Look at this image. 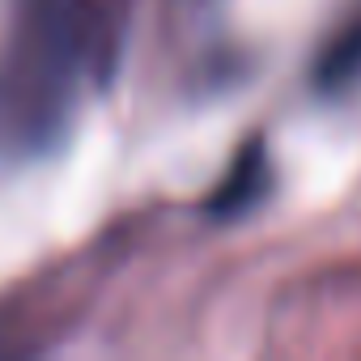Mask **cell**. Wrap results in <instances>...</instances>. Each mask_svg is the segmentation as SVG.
I'll return each instance as SVG.
<instances>
[{"label":"cell","mask_w":361,"mask_h":361,"mask_svg":"<svg viewBox=\"0 0 361 361\" xmlns=\"http://www.w3.org/2000/svg\"><path fill=\"white\" fill-rule=\"evenodd\" d=\"M314 81H319L323 90H331V94H336V90H348L353 81H361V22L348 26V30L323 51Z\"/></svg>","instance_id":"7a4b0ae2"},{"label":"cell","mask_w":361,"mask_h":361,"mask_svg":"<svg viewBox=\"0 0 361 361\" xmlns=\"http://www.w3.org/2000/svg\"><path fill=\"white\" fill-rule=\"evenodd\" d=\"M268 153H264V145L259 140H251V145H243L238 149V157H234V166H230V174L217 183V192H213V200H209V217H243L264 192H268Z\"/></svg>","instance_id":"6da1fadb"}]
</instances>
